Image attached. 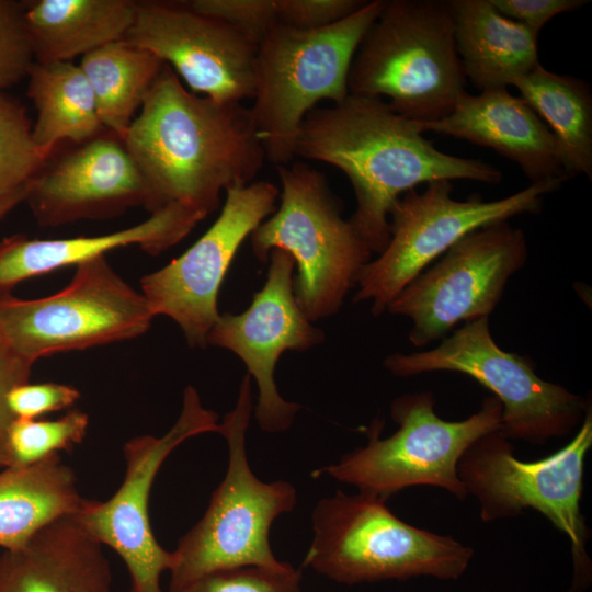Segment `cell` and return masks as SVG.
<instances>
[{
  "label": "cell",
  "instance_id": "1",
  "mask_svg": "<svg viewBox=\"0 0 592 592\" xmlns=\"http://www.w3.org/2000/svg\"><path fill=\"white\" fill-rule=\"evenodd\" d=\"M122 141L151 214L175 204L205 218L223 191L250 184L266 159L249 109L187 91L166 64Z\"/></svg>",
  "mask_w": 592,
  "mask_h": 592
},
{
  "label": "cell",
  "instance_id": "2",
  "mask_svg": "<svg viewBox=\"0 0 592 592\" xmlns=\"http://www.w3.org/2000/svg\"><path fill=\"white\" fill-rule=\"evenodd\" d=\"M295 157L331 164L350 180L356 208L349 219L372 253L389 242V214L396 201L423 183L502 181L501 170L479 159L435 148L415 121L395 112L383 98L349 94L304 118Z\"/></svg>",
  "mask_w": 592,
  "mask_h": 592
},
{
  "label": "cell",
  "instance_id": "3",
  "mask_svg": "<svg viewBox=\"0 0 592 592\" xmlns=\"http://www.w3.org/2000/svg\"><path fill=\"white\" fill-rule=\"evenodd\" d=\"M448 1L384 0L351 62L349 94L387 96L415 122L443 118L466 92Z\"/></svg>",
  "mask_w": 592,
  "mask_h": 592
},
{
  "label": "cell",
  "instance_id": "4",
  "mask_svg": "<svg viewBox=\"0 0 592 592\" xmlns=\"http://www.w3.org/2000/svg\"><path fill=\"white\" fill-rule=\"evenodd\" d=\"M384 0L365 1L354 13L321 29L274 24L258 45L251 118L265 157L275 167L292 163L305 116L322 100L349 95L354 54Z\"/></svg>",
  "mask_w": 592,
  "mask_h": 592
},
{
  "label": "cell",
  "instance_id": "5",
  "mask_svg": "<svg viewBox=\"0 0 592 592\" xmlns=\"http://www.w3.org/2000/svg\"><path fill=\"white\" fill-rule=\"evenodd\" d=\"M314 539L303 561L345 584L432 577L457 580L474 549L449 535L413 526L395 515L386 500L338 491L312 512Z\"/></svg>",
  "mask_w": 592,
  "mask_h": 592
},
{
  "label": "cell",
  "instance_id": "6",
  "mask_svg": "<svg viewBox=\"0 0 592 592\" xmlns=\"http://www.w3.org/2000/svg\"><path fill=\"white\" fill-rule=\"evenodd\" d=\"M276 169L280 206L250 235L252 252L263 263L274 249L293 258L295 300L315 322L340 310L373 253L342 217L341 201L321 172L305 162Z\"/></svg>",
  "mask_w": 592,
  "mask_h": 592
},
{
  "label": "cell",
  "instance_id": "7",
  "mask_svg": "<svg viewBox=\"0 0 592 592\" xmlns=\"http://www.w3.org/2000/svg\"><path fill=\"white\" fill-rule=\"evenodd\" d=\"M591 447L590 403L571 441L545 458H516L513 444L499 429L476 440L457 464L467 494L478 501L482 522L519 516L532 509L568 537L573 566L569 592H582L592 581L587 549L591 531L581 512L584 463Z\"/></svg>",
  "mask_w": 592,
  "mask_h": 592
},
{
  "label": "cell",
  "instance_id": "8",
  "mask_svg": "<svg viewBox=\"0 0 592 592\" xmlns=\"http://www.w3.org/2000/svg\"><path fill=\"white\" fill-rule=\"evenodd\" d=\"M251 412V377L246 374L236 405L217 431L228 444L226 476L203 517L179 540L168 590L221 569L285 565L272 553L270 528L280 514L293 510L296 490L284 480L263 482L250 469L246 433Z\"/></svg>",
  "mask_w": 592,
  "mask_h": 592
},
{
  "label": "cell",
  "instance_id": "9",
  "mask_svg": "<svg viewBox=\"0 0 592 592\" xmlns=\"http://www.w3.org/2000/svg\"><path fill=\"white\" fill-rule=\"evenodd\" d=\"M434 406L429 390L395 398L390 417L398 430L392 435L380 439L383 422L375 419L366 445L315 475H328L386 501L414 486L442 488L465 500L468 494L458 477L457 464L476 440L501 428L502 405L494 396H488L477 412L462 421L442 419Z\"/></svg>",
  "mask_w": 592,
  "mask_h": 592
},
{
  "label": "cell",
  "instance_id": "10",
  "mask_svg": "<svg viewBox=\"0 0 592 592\" xmlns=\"http://www.w3.org/2000/svg\"><path fill=\"white\" fill-rule=\"evenodd\" d=\"M384 366L399 377L432 372L471 377L501 402L502 434L536 446L569 435L591 403L540 378L528 357L502 350L491 335L489 318L464 323L434 349L390 354Z\"/></svg>",
  "mask_w": 592,
  "mask_h": 592
},
{
  "label": "cell",
  "instance_id": "11",
  "mask_svg": "<svg viewBox=\"0 0 592 592\" xmlns=\"http://www.w3.org/2000/svg\"><path fill=\"white\" fill-rule=\"evenodd\" d=\"M561 180L531 183L506 197L485 201L479 194L458 201L452 181L439 180L402 194L389 214L390 238L375 260L361 270L353 301L369 300L380 316L389 303L467 234L522 214H537L544 196L560 189Z\"/></svg>",
  "mask_w": 592,
  "mask_h": 592
},
{
  "label": "cell",
  "instance_id": "12",
  "mask_svg": "<svg viewBox=\"0 0 592 592\" xmlns=\"http://www.w3.org/2000/svg\"><path fill=\"white\" fill-rule=\"evenodd\" d=\"M152 318L143 294L117 275L105 255L77 265L71 282L53 295H0V339L32 365L54 353L136 338Z\"/></svg>",
  "mask_w": 592,
  "mask_h": 592
},
{
  "label": "cell",
  "instance_id": "13",
  "mask_svg": "<svg viewBox=\"0 0 592 592\" xmlns=\"http://www.w3.org/2000/svg\"><path fill=\"white\" fill-rule=\"evenodd\" d=\"M527 257L525 234L509 220L476 229L407 284L386 311L409 318V341L425 348L462 321L489 318Z\"/></svg>",
  "mask_w": 592,
  "mask_h": 592
},
{
  "label": "cell",
  "instance_id": "14",
  "mask_svg": "<svg viewBox=\"0 0 592 592\" xmlns=\"http://www.w3.org/2000/svg\"><path fill=\"white\" fill-rule=\"evenodd\" d=\"M218 426V415L204 408L196 389L187 386L181 413L164 435H140L126 442V470L116 492L106 501L87 499L72 515L87 534L123 559L130 577L129 592H163L161 574L174 566L173 551L158 543L149 521V494L159 468L182 442L217 432Z\"/></svg>",
  "mask_w": 592,
  "mask_h": 592
},
{
  "label": "cell",
  "instance_id": "15",
  "mask_svg": "<svg viewBox=\"0 0 592 592\" xmlns=\"http://www.w3.org/2000/svg\"><path fill=\"white\" fill-rule=\"evenodd\" d=\"M278 187L254 181L226 191L218 218L183 254L140 280L152 316L182 329L191 348H205L219 318L218 294L242 242L276 209Z\"/></svg>",
  "mask_w": 592,
  "mask_h": 592
},
{
  "label": "cell",
  "instance_id": "16",
  "mask_svg": "<svg viewBox=\"0 0 592 592\" xmlns=\"http://www.w3.org/2000/svg\"><path fill=\"white\" fill-rule=\"evenodd\" d=\"M263 287L241 314H223L207 335V344L227 349L241 358L258 386L255 420L270 433L287 430L300 409L280 395L274 368L285 351H306L321 343L325 334L298 307L293 292L295 262L274 249Z\"/></svg>",
  "mask_w": 592,
  "mask_h": 592
},
{
  "label": "cell",
  "instance_id": "17",
  "mask_svg": "<svg viewBox=\"0 0 592 592\" xmlns=\"http://www.w3.org/2000/svg\"><path fill=\"white\" fill-rule=\"evenodd\" d=\"M124 41L170 66L192 89L216 102L253 96L258 43L237 27L181 4L138 2Z\"/></svg>",
  "mask_w": 592,
  "mask_h": 592
},
{
  "label": "cell",
  "instance_id": "18",
  "mask_svg": "<svg viewBox=\"0 0 592 592\" xmlns=\"http://www.w3.org/2000/svg\"><path fill=\"white\" fill-rule=\"evenodd\" d=\"M25 202L41 226H59L145 207L147 195L123 141L101 133L45 163L31 179Z\"/></svg>",
  "mask_w": 592,
  "mask_h": 592
},
{
  "label": "cell",
  "instance_id": "19",
  "mask_svg": "<svg viewBox=\"0 0 592 592\" xmlns=\"http://www.w3.org/2000/svg\"><path fill=\"white\" fill-rule=\"evenodd\" d=\"M421 133L433 132L487 147L515 162L536 183L570 180L561 147L542 118L508 88L464 92L441 119L415 122Z\"/></svg>",
  "mask_w": 592,
  "mask_h": 592
},
{
  "label": "cell",
  "instance_id": "20",
  "mask_svg": "<svg viewBox=\"0 0 592 592\" xmlns=\"http://www.w3.org/2000/svg\"><path fill=\"white\" fill-rule=\"evenodd\" d=\"M204 218L180 205H169L145 221L93 237L65 239H30L22 235L0 241V295L11 294L20 282L62 269L79 265L110 250L138 244L157 255L185 238Z\"/></svg>",
  "mask_w": 592,
  "mask_h": 592
},
{
  "label": "cell",
  "instance_id": "21",
  "mask_svg": "<svg viewBox=\"0 0 592 592\" xmlns=\"http://www.w3.org/2000/svg\"><path fill=\"white\" fill-rule=\"evenodd\" d=\"M112 581L102 545L72 515L0 554V592H113Z\"/></svg>",
  "mask_w": 592,
  "mask_h": 592
},
{
  "label": "cell",
  "instance_id": "22",
  "mask_svg": "<svg viewBox=\"0 0 592 592\" xmlns=\"http://www.w3.org/2000/svg\"><path fill=\"white\" fill-rule=\"evenodd\" d=\"M457 54L479 91L508 88L538 60V34L503 16L490 0H448Z\"/></svg>",
  "mask_w": 592,
  "mask_h": 592
},
{
  "label": "cell",
  "instance_id": "23",
  "mask_svg": "<svg viewBox=\"0 0 592 592\" xmlns=\"http://www.w3.org/2000/svg\"><path fill=\"white\" fill-rule=\"evenodd\" d=\"M137 7L133 0L23 1V20L35 61H71L124 39Z\"/></svg>",
  "mask_w": 592,
  "mask_h": 592
},
{
  "label": "cell",
  "instance_id": "24",
  "mask_svg": "<svg viewBox=\"0 0 592 592\" xmlns=\"http://www.w3.org/2000/svg\"><path fill=\"white\" fill-rule=\"evenodd\" d=\"M73 470L58 454L0 471V547H23L49 523L78 513L86 502Z\"/></svg>",
  "mask_w": 592,
  "mask_h": 592
},
{
  "label": "cell",
  "instance_id": "25",
  "mask_svg": "<svg viewBox=\"0 0 592 592\" xmlns=\"http://www.w3.org/2000/svg\"><path fill=\"white\" fill-rule=\"evenodd\" d=\"M27 76V95L36 109L32 139L46 160L62 140L80 145L103 133L92 88L79 65L35 61Z\"/></svg>",
  "mask_w": 592,
  "mask_h": 592
},
{
  "label": "cell",
  "instance_id": "26",
  "mask_svg": "<svg viewBox=\"0 0 592 592\" xmlns=\"http://www.w3.org/2000/svg\"><path fill=\"white\" fill-rule=\"evenodd\" d=\"M558 140L569 179H592V91L585 81L540 62L512 83Z\"/></svg>",
  "mask_w": 592,
  "mask_h": 592
},
{
  "label": "cell",
  "instance_id": "27",
  "mask_svg": "<svg viewBox=\"0 0 592 592\" xmlns=\"http://www.w3.org/2000/svg\"><path fill=\"white\" fill-rule=\"evenodd\" d=\"M163 65L150 52L124 39L82 56L79 66L92 88L104 129L123 140Z\"/></svg>",
  "mask_w": 592,
  "mask_h": 592
},
{
  "label": "cell",
  "instance_id": "28",
  "mask_svg": "<svg viewBox=\"0 0 592 592\" xmlns=\"http://www.w3.org/2000/svg\"><path fill=\"white\" fill-rule=\"evenodd\" d=\"M89 417L72 409L56 420L15 419L8 431V466H27L83 442Z\"/></svg>",
  "mask_w": 592,
  "mask_h": 592
},
{
  "label": "cell",
  "instance_id": "29",
  "mask_svg": "<svg viewBox=\"0 0 592 592\" xmlns=\"http://www.w3.org/2000/svg\"><path fill=\"white\" fill-rule=\"evenodd\" d=\"M46 161L24 109L0 91V198L29 182Z\"/></svg>",
  "mask_w": 592,
  "mask_h": 592
},
{
  "label": "cell",
  "instance_id": "30",
  "mask_svg": "<svg viewBox=\"0 0 592 592\" xmlns=\"http://www.w3.org/2000/svg\"><path fill=\"white\" fill-rule=\"evenodd\" d=\"M300 580V570L287 562L278 569L244 566L206 573L167 592H299Z\"/></svg>",
  "mask_w": 592,
  "mask_h": 592
},
{
  "label": "cell",
  "instance_id": "31",
  "mask_svg": "<svg viewBox=\"0 0 592 592\" xmlns=\"http://www.w3.org/2000/svg\"><path fill=\"white\" fill-rule=\"evenodd\" d=\"M34 62L22 2L0 0V91L27 76Z\"/></svg>",
  "mask_w": 592,
  "mask_h": 592
},
{
  "label": "cell",
  "instance_id": "32",
  "mask_svg": "<svg viewBox=\"0 0 592 592\" xmlns=\"http://www.w3.org/2000/svg\"><path fill=\"white\" fill-rule=\"evenodd\" d=\"M185 4L200 14L237 27L258 44L277 24L275 0H193Z\"/></svg>",
  "mask_w": 592,
  "mask_h": 592
},
{
  "label": "cell",
  "instance_id": "33",
  "mask_svg": "<svg viewBox=\"0 0 592 592\" xmlns=\"http://www.w3.org/2000/svg\"><path fill=\"white\" fill-rule=\"evenodd\" d=\"M277 24L299 30L331 25L354 13L364 0H275Z\"/></svg>",
  "mask_w": 592,
  "mask_h": 592
},
{
  "label": "cell",
  "instance_id": "34",
  "mask_svg": "<svg viewBox=\"0 0 592 592\" xmlns=\"http://www.w3.org/2000/svg\"><path fill=\"white\" fill-rule=\"evenodd\" d=\"M80 398V391L70 385L58 383H25L8 394V406L18 419H35L45 413L71 407Z\"/></svg>",
  "mask_w": 592,
  "mask_h": 592
},
{
  "label": "cell",
  "instance_id": "35",
  "mask_svg": "<svg viewBox=\"0 0 592 592\" xmlns=\"http://www.w3.org/2000/svg\"><path fill=\"white\" fill-rule=\"evenodd\" d=\"M503 16L538 34L553 18L580 9L587 0H490Z\"/></svg>",
  "mask_w": 592,
  "mask_h": 592
},
{
  "label": "cell",
  "instance_id": "36",
  "mask_svg": "<svg viewBox=\"0 0 592 592\" xmlns=\"http://www.w3.org/2000/svg\"><path fill=\"white\" fill-rule=\"evenodd\" d=\"M33 365L14 355L0 339V468L8 466L7 439L16 419L8 406V394L29 383Z\"/></svg>",
  "mask_w": 592,
  "mask_h": 592
},
{
  "label": "cell",
  "instance_id": "37",
  "mask_svg": "<svg viewBox=\"0 0 592 592\" xmlns=\"http://www.w3.org/2000/svg\"><path fill=\"white\" fill-rule=\"evenodd\" d=\"M30 183L31 180L21 187L0 198V219H2L21 202L25 201L30 190Z\"/></svg>",
  "mask_w": 592,
  "mask_h": 592
}]
</instances>
